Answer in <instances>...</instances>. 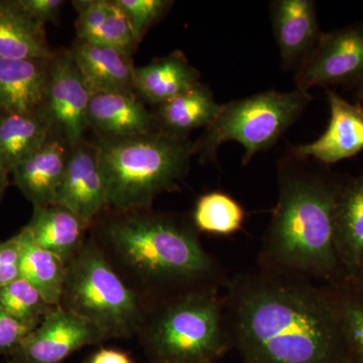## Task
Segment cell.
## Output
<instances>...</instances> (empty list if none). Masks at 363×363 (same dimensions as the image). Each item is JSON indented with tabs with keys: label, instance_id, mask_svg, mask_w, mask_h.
Segmentation results:
<instances>
[{
	"label": "cell",
	"instance_id": "obj_1",
	"mask_svg": "<svg viewBox=\"0 0 363 363\" xmlns=\"http://www.w3.org/2000/svg\"><path fill=\"white\" fill-rule=\"evenodd\" d=\"M231 345L245 363H345L332 286L266 269L225 283Z\"/></svg>",
	"mask_w": 363,
	"mask_h": 363
},
{
	"label": "cell",
	"instance_id": "obj_2",
	"mask_svg": "<svg viewBox=\"0 0 363 363\" xmlns=\"http://www.w3.org/2000/svg\"><path fill=\"white\" fill-rule=\"evenodd\" d=\"M197 229L152 208L105 209L89 238L145 311L201 289L220 286V267L203 247Z\"/></svg>",
	"mask_w": 363,
	"mask_h": 363
},
{
	"label": "cell",
	"instance_id": "obj_3",
	"mask_svg": "<svg viewBox=\"0 0 363 363\" xmlns=\"http://www.w3.org/2000/svg\"><path fill=\"white\" fill-rule=\"evenodd\" d=\"M344 182L311 159L291 155L279 161L278 204L264 234L260 269L320 285H346L334 240L336 203Z\"/></svg>",
	"mask_w": 363,
	"mask_h": 363
},
{
	"label": "cell",
	"instance_id": "obj_4",
	"mask_svg": "<svg viewBox=\"0 0 363 363\" xmlns=\"http://www.w3.org/2000/svg\"><path fill=\"white\" fill-rule=\"evenodd\" d=\"M112 211L152 208L157 196L178 189L196 155V143L164 130L95 143Z\"/></svg>",
	"mask_w": 363,
	"mask_h": 363
},
{
	"label": "cell",
	"instance_id": "obj_5",
	"mask_svg": "<svg viewBox=\"0 0 363 363\" xmlns=\"http://www.w3.org/2000/svg\"><path fill=\"white\" fill-rule=\"evenodd\" d=\"M150 363H214L231 346L219 286L157 306L136 334Z\"/></svg>",
	"mask_w": 363,
	"mask_h": 363
},
{
	"label": "cell",
	"instance_id": "obj_6",
	"mask_svg": "<svg viewBox=\"0 0 363 363\" xmlns=\"http://www.w3.org/2000/svg\"><path fill=\"white\" fill-rule=\"evenodd\" d=\"M60 307L89 322L105 341L136 336L147 314L90 238L67 264Z\"/></svg>",
	"mask_w": 363,
	"mask_h": 363
},
{
	"label": "cell",
	"instance_id": "obj_7",
	"mask_svg": "<svg viewBox=\"0 0 363 363\" xmlns=\"http://www.w3.org/2000/svg\"><path fill=\"white\" fill-rule=\"evenodd\" d=\"M311 101V95L305 91L269 90L222 104L220 113L195 143L196 155L203 162L214 161L221 145L236 142L245 149V166L255 155L277 143Z\"/></svg>",
	"mask_w": 363,
	"mask_h": 363
},
{
	"label": "cell",
	"instance_id": "obj_8",
	"mask_svg": "<svg viewBox=\"0 0 363 363\" xmlns=\"http://www.w3.org/2000/svg\"><path fill=\"white\" fill-rule=\"evenodd\" d=\"M91 96L70 51L56 52L50 64L44 100L39 111L51 133L63 138L71 147L83 142L89 128Z\"/></svg>",
	"mask_w": 363,
	"mask_h": 363
},
{
	"label": "cell",
	"instance_id": "obj_9",
	"mask_svg": "<svg viewBox=\"0 0 363 363\" xmlns=\"http://www.w3.org/2000/svg\"><path fill=\"white\" fill-rule=\"evenodd\" d=\"M363 79V23L323 33L314 52L296 71V89L352 85Z\"/></svg>",
	"mask_w": 363,
	"mask_h": 363
},
{
	"label": "cell",
	"instance_id": "obj_10",
	"mask_svg": "<svg viewBox=\"0 0 363 363\" xmlns=\"http://www.w3.org/2000/svg\"><path fill=\"white\" fill-rule=\"evenodd\" d=\"M104 341L89 322L57 306L9 357L11 363H63L81 348Z\"/></svg>",
	"mask_w": 363,
	"mask_h": 363
},
{
	"label": "cell",
	"instance_id": "obj_11",
	"mask_svg": "<svg viewBox=\"0 0 363 363\" xmlns=\"http://www.w3.org/2000/svg\"><path fill=\"white\" fill-rule=\"evenodd\" d=\"M326 93L330 109L327 130L314 142L294 145L291 155L329 167L362 152L363 104H351L333 90Z\"/></svg>",
	"mask_w": 363,
	"mask_h": 363
},
{
	"label": "cell",
	"instance_id": "obj_12",
	"mask_svg": "<svg viewBox=\"0 0 363 363\" xmlns=\"http://www.w3.org/2000/svg\"><path fill=\"white\" fill-rule=\"evenodd\" d=\"M56 204L68 208L88 225L107 208L106 189L95 143L72 147Z\"/></svg>",
	"mask_w": 363,
	"mask_h": 363
},
{
	"label": "cell",
	"instance_id": "obj_13",
	"mask_svg": "<svg viewBox=\"0 0 363 363\" xmlns=\"http://www.w3.org/2000/svg\"><path fill=\"white\" fill-rule=\"evenodd\" d=\"M271 16L284 68L297 71L314 52L323 35L316 4L313 0H277L272 2Z\"/></svg>",
	"mask_w": 363,
	"mask_h": 363
},
{
	"label": "cell",
	"instance_id": "obj_14",
	"mask_svg": "<svg viewBox=\"0 0 363 363\" xmlns=\"http://www.w3.org/2000/svg\"><path fill=\"white\" fill-rule=\"evenodd\" d=\"M72 147L50 133L42 145L11 171L13 184L33 207L56 204Z\"/></svg>",
	"mask_w": 363,
	"mask_h": 363
},
{
	"label": "cell",
	"instance_id": "obj_15",
	"mask_svg": "<svg viewBox=\"0 0 363 363\" xmlns=\"http://www.w3.org/2000/svg\"><path fill=\"white\" fill-rule=\"evenodd\" d=\"M88 125L104 138H135L162 130L156 113L147 108L135 92L92 94Z\"/></svg>",
	"mask_w": 363,
	"mask_h": 363
},
{
	"label": "cell",
	"instance_id": "obj_16",
	"mask_svg": "<svg viewBox=\"0 0 363 363\" xmlns=\"http://www.w3.org/2000/svg\"><path fill=\"white\" fill-rule=\"evenodd\" d=\"M69 51L91 94L135 92V66L130 52L79 39Z\"/></svg>",
	"mask_w": 363,
	"mask_h": 363
},
{
	"label": "cell",
	"instance_id": "obj_17",
	"mask_svg": "<svg viewBox=\"0 0 363 363\" xmlns=\"http://www.w3.org/2000/svg\"><path fill=\"white\" fill-rule=\"evenodd\" d=\"M334 240L346 285H350L363 262V173L344 182L336 203Z\"/></svg>",
	"mask_w": 363,
	"mask_h": 363
},
{
	"label": "cell",
	"instance_id": "obj_18",
	"mask_svg": "<svg viewBox=\"0 0 363 363\" xmlns=\"http://www.w3.org/2000/svg\"><path fill=\"white\" fill-rule=\"evenodd\" d=\"M52 59H0V114L40 111Z\"/></svg>",
	"mask_w": 363,
	"mask_h": 363
},
{
	"label": "cell",
	"instance_id": "obj_19",
	"mask_svg": "<svg viewBox=\"0 0 363 363\" xmlns=\"http://www.w3.org/2000/svg\"><path fill=\"white\" fill-rule=\"evenodd\" d=\"M23 229L35 245L68 264L89 238L90 225L68 208L52 204L33 207L32 218Z\"/></svg>",
	"mask_w": 363,
	"mask_h": 363
},
{
	"label": "cell",
	"instance_id": "obj_20",
	"mask_svg": "<svg viewBox=\"0 0 363 363\" xmlns=\"http://www.w3.org/2000/svg\"><path fill=\"white\" fill-rule=\"evenodd\" d=\"M77 11V39L109 45L133 52L140 43L130 21L116 0H77L72 2Z\"/></svg>",
	"mask_w": 363,
	"mask_h": 363
},
{
	"label": "cell",
	"instance_id": "obj_21",
	"mask_svg": "<svg viewBox=\"0 0 363 363\" xmlns=\"http://www.w3.org/2000/svg\"><path fill=\"white\" fill-rule=\"evenodd\" d=\"M200 77L185 55L175 51L147 65L135 67V91L143 101L157 107L200 84Z\"/></svg>",
	"mask_w": 363,
	"mask_h": 363
},
{
	"label": "cell",
	"instance_id": "obj_22",
	"mask_svg": "<svg viewBox=\"0 0 363 363\" xmlns=\"http://www.w3.org/2000/svg\"><path fill=\"white\" fill-rule=\"evenodd\" d=\"M45 26L23 11L16 0H0V59H52Z\"/></svg>",
	"mask_w": 363,
	"mask_h": 363
},
{
	"label": "cell",
	"instance_id": "obj_23",
	"mask_svg": "<svg viewBox=\"0 0 363 363\" xmlns=\"http://www.w3.org/2000/svg\"><path fill=\"white\" fill-rule=\"evenodd\" d=\"M221 108L209 88L200 83L157 106L156 116L162 130L188 138L191 131L208 128Z\"/></svg>",
	"mask_w": 363,
	"mask_h": 363
},
{
	"label": "cell",
	"instance_id": "obj_24",
	"mask_svg": "<svg viewBox=\"0 0 363 363\" xmlns=\"http://www.w3.org/2000/svg\"><path fill=\"white\" fill-rule=\"evenodd\" d=\"M51 131L39 111L0 114V168L11 175L35 152Z\"/></svg>",
	"mask_w": 363,
	"mask_h": 363
},
{
	"label": "cell",
	"instance_id": "obj_25",
	"mask_svg": "<svg viewBox=\"0 0 363 363\" xmlns=\"http://www.w3.org/2000/svg\"><path fill=\"white\" fill-rule=\"evenodd\" d=\"M18 235L21 247V278L32 284L50 305L60 306L65 283L66 262L35 245L25 229H21Z\"/></svg>",
	"mask_w": 363,
	"mask_h": 363
},
{
	"label": "cell",
	"instance_id": "obj_26",
	"mask_svg": "<svg viewBox=\"0 0 363 363\" xmlns=\"http://www.w3.org/2000/svg\"><path fill=\"white\" fill-rule=\"evenodd\" d=\"M242 206L231 196L211 192L201 196L193 212V224L198 231L216 235H230L245 223Z\"/></svg>",
	"mask_w": 363,
	"mask_h": 363
},
{
	"label": "cell",
	"instance_id": "obj_27",
	"mask_svg": "<svg viewBox=\"0 0 363 363\" xmlns=\"http://www.w3.org/2000/svg\"><path fill=\"white\" fill-rule=\"evenodd\" d=\"M332 288L345 363H363V291L348 285Z\"/></svg>",
	"mask_w": 363,
	"mask_h": 363
},
{
	"label": "cell",
	"instance_id": "obj_28",
	"mask_svg": "<svg viewBox=\"0 0 363 363\" xmlns=\"http://www.w3.org/2000/svg\"><path fill=\"white\" fill-rule=\"evenodd\" d=\"M54 307L57 306L50 305L23 278L0 286V308L33 329L39 326Z\"/></svg>",
	"mask_w": 363,
	"mask_h": 363
},
{
	"label": "cell",
	"instance_id": "obj_29",
	"mask_svg": "<svg viewBox=\"0 0 363 363\" xmlns=\"http://www.w3.org/2000/svg\"><path fill=\"white\" fill-rule=\"evenodd\" d=\"M130 21L135 39L142 42L145 33L168 11L173 1L167 0H116Z\"/></svg>",
	"mask_w": 363,
	"mask_h": 363
},
{
	"label": "cell",
	"instance_id": "obj_30",
	"mask_svg": "<svg viewBox=\"0 0 363 363\" xmlns=\"http://www.w3.org/2000/svg\"><path fill=\"white\" fill-rule=\"evenodd\" d=\"M21 247L18 234L0 242V286L21 278Z\"/></svg>",
	"mask_w": 363,
	"mask_h": 363
},
{
	"label": "cell",
	"instance_id": "obj_31",
	"mask_svg": "<svg viewBox=\"0 0 363 363\" xmlns=\"http://www.w3.org/2000/svg\"><path fill=\"white\" fill-rule=\"evenodd\" d=\"M33 330L0 308V354L11 355Z\"/></svg>",
	"mask_w": 363,
	"mask_h": 363
},
{
	"label": "cell",
	"instance_id": "obj_32",
	"mask_svg": "<svg viewBox=\"0 0 363 363\" xmlns=\"http://www.w3.org/2000/svg\"><path fill=\"white\" fill-rule=\"evenodd\" d=\"M18 6L28 16L45 26L47 23L54 25L59 23L61 9L65 4L63 0H16Z\"/></svg>",
	"mask_w": 363,
	"mask_h": 363
},
{
	"label": "cell",
	"instance_id": "obj_33",
	"mask_svg": "<svg viewBox=\"0 0 363 363\" xmlns=\"http://www.w3.org/2000/svg\"><path fill=\"white\" fill-rule=\"evenodd\" d=\"M85 363H133L128 353L113 348H100Z\"/></svg>",
	"mask_w": 363,
	"mask_h": 363
},
{
	"label": "cell",
	"instance_id": "obj_34",
	"mask_svg": "<svg viewBox=\"0 0 363 363\" xmlns=\"http://www.w3.org/2000/svg\"><path fill=\"white\" fill-rule=\"evenodd\" d=\"M9 173L0 168V202H1L2 197H4V193H6L9 185Z\"/></svg>",
	"mask_w": 363,
	"mask_h": 363
},
{
	"label": "cell",
	"instance_id": "obj_35",
	"mask_svg": "<svg viewBox=\"0 0 363 363\" xmlns=\"http://www.w3.org/2000/svg\"><path fill=\"white\" fill-rule=\"evenodd\" d=\"M348 286H353V288L357 289V290L363 291V262L359 271L357 272V277L353 279L352 283Z\"/></svg>",
	"mask_w": 363,
	"mask_h": 363
},
{
	"label": "cell",
	"instance_id": "obj_36",
	"mask_svg": "<svg viewBox=\"0 0 363 363\" xmlns=\"http://www.w3.org/2000/svg\"><path fill=\"white\" fill-rule=\"evenodd\" d=\"M353 87H354L355 96H357L358 102L363 104V79Z\"/></svg>",
	"mask_w": 363,
	"mask_h": 363
},
{
	"label": "cell",
	"instance_id": "obj_37",
	"mask_svg": "<svg viewBox=\"0 0 363 363\" xmlns=\"http://www.w3.org/2000/svg\"><path fill=\"white\" fill-rule=\"evenodd\" d=\"M9 363H11V362H9Z\"/></svg>",
	"mask_w": 363,
	"mask_h": 363
}]
</instances>
